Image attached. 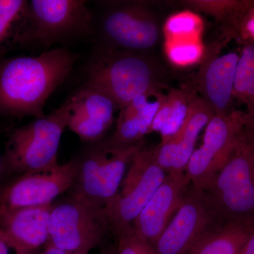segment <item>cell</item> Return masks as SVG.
<instances>
[{
	"mask_svg": "<svg viewBox=\"0 0 254 254\" xmlns=\"http://www.w3.org/2000/svg\"><path fill=\"white\" fill-rule=\"evenodd\" d=\"M78 56L64 48L38 56L0 59V115L13 118L46 116L47 100L63 83Z\"/></svg>",
	"mask_w": 254,
	"mask_h": 254,
	"instance_id": "obj_1",
	"label": "cell"
},
{
	"mask_svg": "<svg viewBox=\"0 0 254 254\" xmlns=\"http://www.w3.org/2000/svg\"><path fill=\"white\" fill-rule=\"evenodd\" d=\"M86 84L109 96L118 108L166 86L163 65L148 53L103 48L87 68Z\"/></svg>",
	"mask_w": 254,
	"mask_h": 254,
	"instance_id": "obj_2",
	"label": "cell"
},
{
	"mask_svg": "<svg viewBox=\"0 0 254 254\" xmlns=\"http://www.w3.org/2000/svg\"><path fill=\"white\" fill-rule=\"evenodd\" d=\"M203 191L219 222H254V123L247 124L227 163Z\"/></svg>",
	"mask_w": 254,
	"mask_h": 254,
	"instance_id": "obj_3",
	"label": "cell"
},
{
	"mask_svg": "<svg viewBox=\"0 0 254 254\" xmlns=\"http://www.w3.org/2000/svg\"><path fill=\"white\" fill-rule=\"evenodd\" d=\"M69 98L53 113L10 132L2 155V180L58 165V152L70 116Z\"/></svg>",
	"mask_w": 254,
	"mask_h": 254,
	"instance_id": "obj_4",
	"label": "cell"
},
{
	"mask_svg": "<svg viewBox=\"0 0 254 254\" xmlns=\"http://www.w3.org/2000/svg\"><path fill=\"white\" fill-rule=\"evenodd\" d=\"M95 143L79 158L73 193L105 208L118 195L127 166L143 144L122 146L108 140Z\"/></svg>",
	"mask_w": 254,
	"mask_h": 254,
	"instance_id": "obj_5",
	"label": "cell"
},
{
	"mask_svg": "<svg viewBox=\"0 0 254 254\" xmlns=\"http://www.w3.org/2000/svg\"><path fill=\"white\" fill-rule=\"evenodd\" d=\"M109 230L105 208L74 193L53 205L50 213L49 242L60 250L89 252L100 245Z\"/></svg>",
	"mask_w": 254,
	"mask_h": 254,
	"instance_id": "obj_6",
	"label": "cell"
},
{
	"mask_svg": "<svg viewBox=\"0 0 254 254\" xmlns=\"http://www.w3.org/2000/svg\"><path fill=\"white\" fill-rule=\"evenodd\" d=\"M91 10L83 0H31L22 47L37 44L48 48L93 29Z\"/></svg>",
	"mask_w": 254,
	"mask_h": 254,
	"instance_id": "obj_7",
	"label": "cell"
},
{
	"mask_svg": "<svg viewBox=\"0 0 254 254\" xmlns=\"http://www.w3.org/2000/svg\"><path fill=\"white\" fill-rule=\"evenodd\" d=\"M249 120L245 111L215 115L205 127L203 142L190 157L186 171L190 185L202 190L210 186L227 163Z\"/></svg>",
	"mask_w": 254,
	"mask_h": 254,
	"instance_id": "obj_8",
	"label": "cell"
},
{
	"mask_svg": "<svg viewBox=\"0 0 254 254\" xmlns=\"http://www.w3.org/2000/svg\"><path fill=\"white\" fill-rule=\"evenodd\" d=\"M166 175L155 161L151 149L142 148L137 152L124 178L121 190L105 208L110 230L115 235L133 225Z\"/></svg>",
	"mask_w": 254,
	"mask_h": 254,
	"instance_id": "obj_9",
	"label": "cell"
},
{
	"mask_svg": "<svg viewBox=\"0 0 254 254\" xmlns=\"http://www.w3.org/2000/svg\"><path fill=\"white\" fill-rule=\"evenodd\" d=\"M79 158L63 165L18 175L0 185V215L18 209L52 204L74 185Z\"/></svg>",
	"mask_w": 254,
	"mask_h": 254,
	"instance_id": "obj_10",
	"label": "cell"
},
{
	"mask_svg": "<svg viewBox=\"0 0 254 254\" xmlns=\"http://www.w3.org/2000/svg\"><path fill=\"white\" fill-rule=\"evenodd\" d=\"M106 48L148 53L160 37L158 17L142 1L113 2L102 18Z\"/></svg>",
	"mask_w": 254,
	"mask_h": 254,
	"instance_id": "obj_11",
	"label": "cell"
},
{
	"mask_svg": "<svg viewBox=\"0 0 254 254\" xmlns=\"http://www.w3.org/2000/svg\"><path fill=\"white\" fill-rule=\"evenodd\" d=\"M218 223L204 192L190 185L180 208L153 247L157 254H190Z\"/></svg>",
	"mask_w": 254,
	"mask_h": 254,
	"instance_id": "obj_12",
	"label": "cell"
},
{
	"mask_svg": "<svg viewBox=\"0 0 254 254\" xmlns=\"http://www.w3.org/2000/svg\"><path fill=\"white\" fill-rule=\"evenodd\" d=\"M185 173L168 174L133 222V230L153 246L180 208L190 187Z\"/></svg>",
	"mask_w": 254,
	"mask_h": 254,
	"instance_id": "obj_13",
	"label": "cell"
},
{
	"mask_svg": "<svg viewBox=\"0 0 254 254\" xmlns=\"http://www.w3.org/2000/svg\"><path fill=\"white\" fill-rule=\"evenodd\" d=\"M214 115L215 113L208 103L197 95L181 128L152 148L155 161L167 175L185 173L198 135Z\"/></svg>",
	"mask_w": 254,
	"mask_h": 254,
	"instance_id": "obj_14",
	"label": "cell"
},
{
	"mask_svg": "<svg viewBox=\"0 0 254 254\" xmlns=\"http://www.w3.org/2000/svg\"><path fill=\"white\" fill-rule=\"evenodd\" d=\"M69 100L71 108L68 128L82 141L98 143L103 141L118 109L115 102L86 83Z\"/></svg>",
	"mask_w": 254,
	"mask_h": 254,
	"instance_id": "obj_15",
	"label": "cell"
},
{
	"mask_svg": "<svg viewBox=\"0 0 254 254\" xmlns=\"http://www.w3.org/2000/svg\"><path fill=\"white\" fill-rule=\"evenodd\" d=\"M53 204L18 209L0 215V230L14 254H38L50 240Z\"/></svg>",
	"mask_w": 254,
	"mask_h": 254,
	"instance_id": "obj_16",
	"label": "cell"
},
{
	"mask_svg": "<svg viewBox=\"0 0 254 254\" xmlns=\"http://www.w3.org/2000/svg\"><path fill=\"white\" fill-rule=\"evenodd\" d=\"M217 53L209 55L201 65L197 74V89L215 115H227L232 110L234 83L240 55L235 52Z\"/></svg>",
	"mask_w": 254,
	"mask_h": 254,
	"instance_id": "obj_17",
	"label": "cell"
},
{
	"mask_svg": "<svg viewBox=\"0 0 254 254\" xmlns=\"http://www.w3.org/2000/svg\"><path fill=\"white\" fill-rule=\"evenodd\" d=\"M164 95L162 90H154L120 108L116 128L108 141L122 146L141 143L143 137L151 132L153 120Z\"/></svg>",
	"mask_w": 254,
	"mask_h": 254,
	"instance_id": "obj_18",
	"label": "cell"
},
{
	"mask_svg": "<svg viewBox=\"0 0 254 254\" xmlns=\"http://www.w3.org/2000/svg\"><path fill=\"white\" fill-rule=\"evenodd\" d=\"M254 233V222H220L205 235L190 254H241Z\"/></svg>",
	"mask_w": 254,
	"mask_h": 254,
	"instance_id": "obj_19",
	"label": "cell"
},
{
	"mask_svg": "<svg viewBox=\"0 0 254 254\" xmlns=\"http://www.w3.org/2000/svg\"><path fill=\"white\" fill-rule=\"evenodd\" d=\"M196 95L187 89L170 90L164 95L153 120L151 132H159L161 140L175 134L186 121Z\"/></svg>",
	"mask_w": 254,
	"mask_h": 254,
	"instance_id": "obj_20",
	"label": "cell"
},
{
	"mask_svg": "<svg viewBox=\"0 0 254 254\" xmlns=\"http://www.w3.org/2000/svg\"><path fill=\"white\" fill-rule=\"evenodd\" d=\"M26 0H0V59L13 48H21L27 25Z\"/></svg>",
	"mask_w": 254,
	"mask_h": 254,
	"instance_id": "obj_21",
	"label": "cell"
},
{
	"mask_svg": "<svg viewBox=\"0 0 254 254\" xmlns=\"http://www.w3.org/2000/svg\"><path fill=\"white\" fill-rule=\"evenodd\" d=\"M180 4L213 16L225 23L232 34L246 13L254 6V0H185Z\"/></svg>",
	"mask_w": 254,
	"mask_h": 254,
	"instance_id": "obj_22",
	"label": "cell"
},
{
	"mask_svg": "<svg viewBox=\"0 0 254 254\" xmlns=\"http://www.w3.org/2000/svg\"><path fill=\"white\" fill-rule=\"evenodd\" d=\"M233 95L245 105L249 122L254 123V43H247L240 55Z\"/></svg>",
	"mask_w": 254,
	"mask_h": 254,
	"instance_id": "obj_23",
	"label": "cell"
},
{
	"mask_svg": "<svg viewBox=\"0 0 254 254\" xmlns=\"http://www.w3.org/2000/svg\"><path fill=\"white\" fill-rule=\"evenodd\" d=\"M167 53L172 63L185 66L196 63L201 58L203 48L196 41L178 39L169 43Z\"/></svg>",
	"mask_w": 254,
	"mask_h": 254,
	"instance_id": "obj_24",
	"label": "cell"
},
{
	"mask_svg": "<svg viewBox=\"0 0 254 254\" xmlns=\"http://www.w3.org/2000/svg\"><path fill=\"white\" fill-rule=\"evenodd\" d=\"M198 18L190 13H182L169 18L165 24L167 34L174 39H182V37L190 39L198 32Z\"/></svg>",
	"mask_w": 254,
	"mask_h": 254,
	"instance_id": "obj_25",
	"label": "cell"
},
{
	"mask_svg": "<svg viewBox=\"0 0 254 254\" xmlns=\"http://www.w3.org/2000/svg\"><path fill=\"white\" fill-rule=\"evenodd\" d=\"M116 254H157L153 246L141 238L131 226L117 235Z\"/></svg>",
	"mask_w": 254,
	"mask_h": 254,
	"instance_id": "obj_26",
	"label": "cell"
},
{
	"mask_svg": "<svg viewBox=\"0 0 254 254\" xmlns=\"http://www.w3.org/2000/svg\"><path fill=\"white\" fill-rule=\"evenodd\" d=\"M242 34L250 39L249 43H254V6L246 13L235 32V36Z\"/></svg>",
	"mask_w": 254,
	"mask_h": 254,
	"instance_id": "obj_27",
	"label": "cell"
},
{
	"mask_svg": "<svg viewBox=\"0 0 254 254\" xmlns=\"http://www.w3.org/2000/svg\"><path fill=\"white\" fill-rule=\"evenodd\" d=\"M38 254H89V252L85 251H78V252H68L60 250L58 247L50 244L49 242L46 245V248L43 252H40Z\"/></svg>",
	"mask_w": 254,
	"mask_h": 254,
	"instance_id": "obj_28",
	"label": "cell"
},
{
	"mask_svg": "<svg viewBox=\"0 0 254 254\" xmlns=\"http://www.w3.org/2000/svg\"><path fill=\"white\" fill-rule=\"evenodd\" d=\"M10 251H13L12 249L10 247L4 232L0 230V254H10Z\"/></svg>",
	"mask_w": 254,
	"mask_h": 254,
	"instance_id": "obj_29",
	"label": "cell"
},
{
	"mask_svg": "<svg viewBox=\"0 0 254 254\" xmlns=\"http://www.w3.org/2000/svg\"><path fill=\"white\" fill-rule=\"evenodd\" d=\"M241 254H254V233L247 241Z\"/></svg>",
	"mask_w": 254,
	"mask_h": 254,
	"instance_id": "obj_30",
	"label": "cell"
},
{
	"mask_svg": "<svg viewBox=\"0 0 254 254\" xmlns=\"http://www.w3.org/2000/svg\"><path fill=\"white\" fill-rule=\"evenodd\" d=\"M2 180V155L0 153V182Z\"/></svg>",
	"mask_w": 254,
	"mask_h": 254,
	"instance_id": "obj_31",
	"label": "cell"
},
{
	"mask_svg": "<svg viewBox=\"0 0 254 254\" xmlns=\"http://www.w3.org/2000/svg\"><path fill=\"white\" fill-rule=\"evenodd\" d=\"M99 254H116V252H111V251L106 250L100 252Z\"/></svg>",
	"mask_w": 254,
	"mask_h": 254,
	"instance_id": "obj_32",
	"label": "cell"
}]
</instances>
